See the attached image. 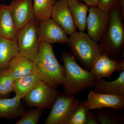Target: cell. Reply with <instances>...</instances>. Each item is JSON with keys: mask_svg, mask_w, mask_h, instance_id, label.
Instances as JSON below:
<instances>
[{"mask_svg": "<svg viewBox=\"0 0 124 124\" xmlns=\"http://www.w3.org/2000/svg\"><path fill=\"white\" fill-rule=\"evenodd\" d=\"M39 39V51L33 62L35 73L42 82L56 89L64 81V66L58 62L51 44Z\"/></svg>", "mask_w": 124, "mask_h": 124, "instance_id": "1", "label": "cell"}, {"mask_svg": "<svg viewBox=\"0 0 124 124\" xmlns=\"http://www.w3.org/2000/svg\"><path fill=\"white\" fill-rule=\"evenodd\" d=\"M61 60L65 71V78L62 85L63 93L69 96H76L86 89L93 88L95 77L78 63L71 53L63 52Z\"/></svg>", "mask_w": 124, "mask_h": 124, "instance_id": "2", "label": "cell"}, {"mask_svg": "<svg viewBox=\"0 0 124 124\" xmlns=\"http://www.w3.org/2000/svg\"><path fill=\"white\" fill-rule=\"evenodd\" d=\"M110 12L109 26L98 43L103 54L112 59L119 60L124 56V24L121 9L117 5Z\"/></svg>", "mask_w": 124, "mask_h": 124, "instance_id": "3", "label": "cell"}, {"mask_svg": "<svg viewBox=\"0 0 124 124\" xmlns=\"http://www.w3.org/2000/svg\"><path fill=\"white\" fill-rule=\"evenodd\" d=\"M70 36L67 44L71 53L84 69L90 71L96 60L103 53L98 42L84 31H76Z\"/></svg>", "mask_w": 124, "mask_h": 124, "instance_id": "4", "label": "cell"}, {"mask_svg": "<svg viewBox=\"0 0 124 124\" xmlns=\"http://www.w3.org/2000/svg\"><path fill=\"white\" fill-rule=\"evenodd\" d=\"M80 102L75 96L58 92L45 124H66L71 115Z\"/></svg>", "mask_w": 124, "mask_h": 124, "instance_id": "5", "label": "cell"}, {"mask_svg": "<svg viewBox=\"0 0 124 124\" xmlns=\"http://www.w3.org/2000/svg\"><path fill=\"white\" fill-rule=\"evenodd\" d=\"M20 54L34 62L39 48L40 39L37 31L35 18L18 30L16 35Z\"/></svg>", "mask_w": 124, "mask_h": 124, "instance_id": "6", "label": "cell"}, {"mask_svg": "<svg viewBox=\"0 0 124 124\" xmlns=\"http://www.w3.org/2000/svg\"><path fill=\"white\" fill-rule=\"evenodd\" d=\"M86 28L89 36L98 42L106 32L110 22V11H105L97 6L89 7Z\"/></svg>", "mask_w": 124, "mask_h": 124, "instance_id": "7", "label": "cell"}, {"mask_svg": "<svg viewBox=\"0 0 124 124\" xmlns=\"http://www.w3.org/2000/svg\"><path fill=\"white\" fill-rule=\"evenodd\" d=\"M58 93L56 88L43 83L31 90L23 99L27 106L46 110L51 108Z\"/></svg>", "mask_w": 124, "mask_h": 124, "instance_id": "8", "label": "cell"}, {"mask_svg": "<svg viewBox=\"0 0 124 124\" xmlns=\"http://www.w3.org/2000/svg\"><path fill=\"white\" fill-rule=\"evenodd\" d=\"M37 31L40 39L48 44H66L69 37L62 28L50 18L37 21Z\"/></svg>", "mask_w": 124, "mask_h": 124, "instance_id": "9", "label": "cell"}, {"mask_svg": "<svg viewBox=\"0 0 124 124\" xmlns=\"http://www.w3.org/2000/svg\"><path fill=\"white\" fill-rule=\"evenodd\" d=\"M89 110L112 108L122 110L124 107V96L96 93L91 90L88 99L84 102Z\"/></svg>", "mask_w": 124, "mask_h": 124, "instance_id": "10", "label": "cell"}, {"mask_svg": "<svg viewBox=\"0 0 124 124\" xmlns=\"http://www.w3.org/2000/svg\"><path fill=\"white\" fill-rule=\"evenodd\" d=\"M51 18L68 35L76 31L77 28L66 0H56L52 8Z\"/></svg>", "mask_w": 124, "mask_h": 124, "instance_id": "11", "label": "cell"}, {"mask_svg": "<svg viewBox=\"0 0 124 124\" xmlns=\"http://www.w3.org/2000/svg\"><path fill=\"white\" fill-rule=\"evenodd\" d=\"M9 6L18 31L35 18L33 0H13Z\"/></svg>", "mask_w": 124, "mask_h": 124, "instance_id": "12", "label": "cell"}, {"mask_svg": "<svg viewBox=\"0 0 124 124\" xmlns=\"http://www.w3.org/2000/svg\"><path fill=\"white\" fill-rule=\"evenodd\" d=\"M124 70V60L112 59L103 53L93 64L90 71L95 79L110 77L114 72L120 73Z\"/></svg>", "mask_w": 124, "mask_h": 124, "instance_id": "13", "label": "cell"}, {"mask_svg": "<svg viewBox=\"0 0 124 124\" xmlns=\"http://www.w3.org/2000/svg\"><path fill=\"white\" fill-rule=\"evenodd\" d=\"M7 69L14 80L35 73L33 62L20 54L11 60Z\"/></svg>", "mask_w": 124, "mask_h": 124, "instance_id": "14", "label": "cell"}, {"mask_svg": "<svg viewBox=\"0 0 124 124\" xmlns=\"http://www.w3.org/2000/svg\"><path fill=\"white\" fill-rule=\"evenodd\" d=\"M16 95L11 98H0V119L14 120L22 116L25 109Z\"/></svg>", "mask_w": 124, "mask_h": 124, "instance_id": "15", "label": "cell"}, {"mask_svg": "<svg viewBox=\"0 0 124 124\" xmlns=\"http://www.w3.org/2000/svg\"><path fill=\"white\" fill-rule=\"evenodd\" d=\"M116 79L108 81L103 79H95L93 91L96 93L124 96V70L119 73Z\"/></svg>", "mask_w": 124, "mask_h": 124, "instance_id": "16", "label": "cell"}, {"mask_svg": "<svg viewBox=\"0 0 124 124\" xmlns=\"http://www.w3.org/2000/svg\"><path fill=\"white\" fill-rule=\"evenodd\" d=\"M19 54L16 36L13 39L0 37V70L7 69L11 60Z\"/></svg>", "mask_w": 124, "mask_h": 124, "instance_id": "17", "label": "cell"}, {"mask_svg": "<svg viewBox=\"0 0 124 124\" xmlns=\"http://www.w3.org/2000/svg\"><path fill=\"white\" fill-rule=\"evenodd\" d=\"M9 5L0 4V37L13 39L18 32Z\"/></svg>", "mask_w": 124, "mask_h": 124, "instance_id": "18", "label": "cell"}, {"mask_svg": "<svg viewBox=\"0 0 124 124\" xmlns=\"http://www.w3.org/2000/svg\"><path fill=\"white\" fill-rule=\"evenodd\" d=\"M44 83L40 80L35 73L25 76L14 81L13 92L19 99H22L39 85Z\"/></svg>", "mask_w": 124, "mask_h": 124, "instance_id": "19", "label": "cell"}, {"mask_svg": "<svg viewBox=\"0 0 124 124\" xmlns=\"http://www.w3.org/2000/svg\"><path fill=\"white\" fill-rule=\"evenodd\" d=\"M68 7L79 31H84L86 28V20L89 7L78 0H66Z\"/></svg>", "mask_w": 124, "mask_h": 124, "instance_id": "20", "label": "cell"}, {"mask_svg": "<svg viewBox=\"0 0 124 124\" xmlns=\"http://www.w3.org/2000/svg\"><path fill=\"white\" fill-rule=\"evenodd\" d=\"M94 110L100 124H124V116L117 109L103 108Z\"/></svg>", "mask_w": 124, "mask_h": 124, "instance_id": "21", "label": "cell"}, {"mask_svg": "<svg viewBox=\"0 0 124 124\" xmlns=\"http://www.w3.org/2000/svg\"><path fill=\"white\" fill-rule=\"evenodd\" d=\"M57 0H33L34 18L37 21L51 18L52 8Z\"/></svg>", "mask_w": 124, "mask_h": 124, "instance_id": "22", "label": "cell"}, {"mask_svg": "<svg viewBox=\"0 0 124 124\" xmlns=\"http://www.w3.org/2000/svg\"><path fill=\"white\" fill-rule=\"evenodd\" d=\"M90 110L84 102H80L71 115L66 124H85L87 114Z\"/></svg>", "mask_w": 124, "mask_h": 124, "instance_id": "23", "label": "cell"}, {"mask_svg": "<svg viewBox=\"0 0 124 124\" xmlns=\"http://www.w3.org/2000/svg\"><path fill=\"white\" fill-rule=\"evenodd\" d=\"M14 80L11 77L8 69L0 73V96H5L13 92Z\"/></svg>", "mask_w": 124, "mask_h": 124, "instance_id": "24", "label": "cell"}, {"mask_svg": "<svg viewBox=\"0 0 124 124\" xmlns=\"http://www.w3.org/2000/svg\"><path fill=\"white\" fill-rule=\"evenodd\" d=\"M43 110L36 108L25 112L15 124H37L43 114Z\"/></svg>", "mask_w": 124, "mask_h": 124, "instance_id": "25", "label": "cell"}, {"mask_svg": "<svg viewBox=\"0 0 124 124\" xmlns=\"http://www.w3.org/2000/svg\"><path fill=\"white\" fill-rule=\"evenodd\" d=\"M117 5V0H99L97 6L104 11H110Z\"/></svg>", "mask_w": 124, "mask_h": 124, "instance_id": "26", "label": "cell"}, {"mask_svg": "<svg viewBox=\"0 0 124 124\" xmlns=\"http://www.w3.org/2000/svg\"><path fill=\"white\" fill-rule=\"evenodd\" d=\"M85 124H100L94 111H89L87 114Z\"/></svg>", "mask_w": 124, "mask_h": 124, "instance_id": "27", "label": "cell"}, {"mask_svg": "<svg viewBox=\"0 0 124 124\" xmlns=\"http://www.w3.org/2000/svg\"><path fill=\"white\" fill-rule=\"evenodd\" d=\"M79 1H82L87 5L89 7L97 6L99 0H78Z\"/></svg>", "mask_w": 124, "mask_h": 124, "instance_id": "28", "label": "cell"}, {"mask_svg": "<svg viewBox=\"0 0 124 124\" xmlns=\"http://www.w3.org/2000/svg\"><path fill=\"white\" fill-rule=\"evenodd\" d=\"M117 5L121 9L122 19L124 20V0H117Z\"/></svg>", "mask_w": 124, "mask_h": 124, "instance_id": "29", "label": "cell"}, {"mask_svg": "<svg viewBox=\"0 0 124 124\" xmlns=\"http://www.w3.org/2000/svg\"><path fill=\"white\" fill-rule=\"evenodd\" d=\"M1 70H0V72H1Z\"/></svg>", "mask_w": 124, "mask_h": 124, "instance_id": "30", "label": "cell"}]
</instances>
